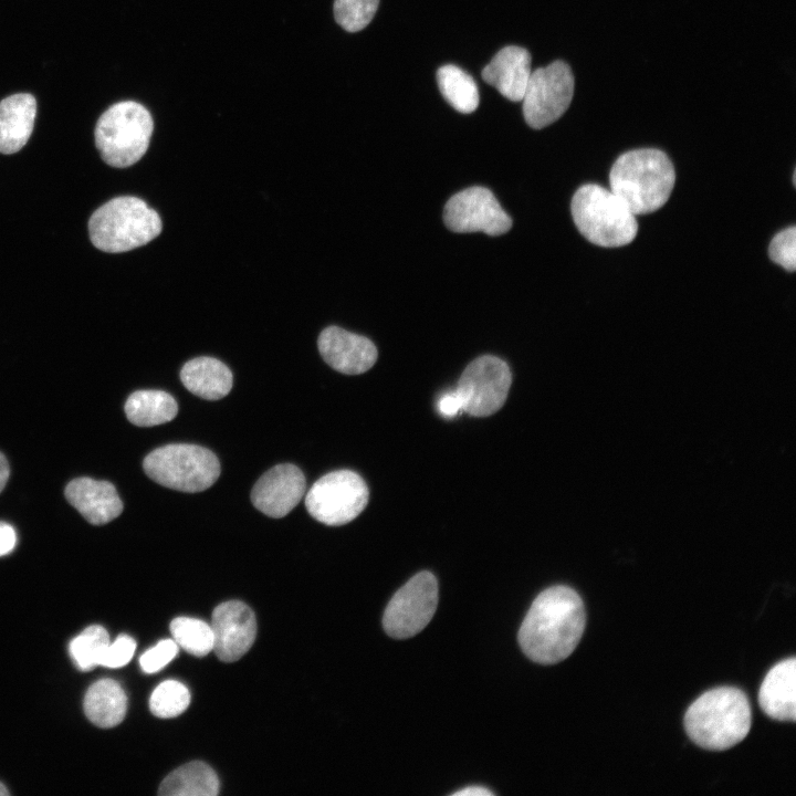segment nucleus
Masks as SVG:
<instances>
[{
	"label": "nucleus",
	"mask_w": 796,
	"mask_h": 796,
	"mask_svg": "<svg viewBox=\"0 0 796 796\" xmlns=\"http://www.w3.org/2000/svg\"><path fill=\"white\" fill-rule=\"evenodd\" d=\"M585 625L580 596L570 587L553 586L533 601L519 630V642L531 660L554 664L576 649Z\"/></svg>",
	"instance_id": "nucleus-1"
},
{
	"label": "nucleus",
	"mask_w": 796,
	"mask_h": 796,
	"mask_svg": "<svg viewBox=\"0 0 796 796\" xmlns=\"http://www.w3.org/2000/svg\"><path fill=\"white\" fill-rule=\"evenodd\" d=\"M675 182L674 167L660 149L640 148L620 155L609 174L610 190L635 214L660 209Z\"/></svg>",
	"instance_id": "nucleus-2"
},
{
	"label": "nucleus",
	"mask_w": 796,
	"mask_h": 796,
	"mask_svg": "<svg viewBox=\"0 0 796 796\" xmlns=\"http://www.w3.org/2000/svg\"><path fill=\"white\" fill-rule=\"evenodd\" d=\"M747 696L736 688L712 689L687 710L684 729L690 740L710 751H725L742 742L751 730Z\"/></svg>",
	"instance_id": "nucleus-3"
},
{
	"label": "nucleus",
	"mask_w": 796,
	"mask_h": 796,
	"mask_svg": "<svg viewBox=\"0 0 796 796\" xmlns=\"http://www.w3.org/2000/svg\"><path fill=\"white\" fill-rule=\"evenodd\" d=\"M158 213L133 196L111 199L93 212L88 234L95 248L107 253L126 252L145 245L161 232Z\"/></svg>",
	"instance_id": "nucleus-4"
},
{
	"label": "nucleus",
	"mask_w": 796,
	"mask_h": 796,
	"mask_svg": "<svg viewBox=\"0 0 796 796\" xmlns=\"http://www.w3.org/2000/svg\"><path fill=\"white\" fill-rule=\"evenodd\" d=\"M570 211L579 232L596 245L618 248L637 235L636 216L610 189L599 185L579 187L573 196Z\"/></svg>",
	"instance_id": "nucleus-5"
},
{
	"label": "nucleus",
	"mask_w": 796,
	"mask_h": 796,
	"mask_svg": "<svg viewBox=\"0 0 796 796\" xmlns=\"http://www.w3.org/2000/svg\"><path fill=\"white\" fill-rule=\"evenodd\" d=\"M153 129V117L145 106L123 101L100 116L94 132L95 145L108 166L126 168L145 155Z\"/></svg>",
	"instance_id": "nucleus-6"
},
{
	"label": "nucleus",
	"mask_w": 796,
	"mask_h": 796,
	"mask_svg": "<svg viewBox=\"0 0 796 796\" xmlns=\"http://www.w3.org/2000/svg\"><path fill=\"white\" fill-rule=\"evenodd\" d=\"M143 468L156 483L187 493L209 489L220 475V463L212 451L187 443H171L153 450L145 457Z\"/></svg>",
	"instance_id": "nucleus-7"
},
{
	"label": "nucleus",
	"mask_w": 796,
	"mask_h": 796,
	"mask_svg": "<svg viewBox=\"0 0 796 796\" xmlns=\"http://www.w3.org/2000/svg\"><path fill=\"white\" fill-rule=\"evenodd\" d=\"M368 488L350 470H337L320 478L305 496V506L316 521L339 526L349 523L366 507Z\"/></svg>",
	"instance_id": "nucleus-8"
},
{
	"label": "nucleus",
	"mask_w": 796,
	"mask_h": 796,
	"mask_svg": "<svg viewBox=\"0 0 796 796\" xmlns=\"http://www.w3.org/2000/svg\"><path fill=\"white\" fill-rule=\"evenodd\" d=\"M574 95V75L569 65L554 61L532 71L523 95V115L534 129L557 121L568 108Z\"/></svg>",
	"instance_id": "nucleus-9"
},
{
	"label": "nucleus",
	"mask_w": 796,
	"mask_h": 796,
	"mask_svg": "<svg viewBox=\"0 0 796 796\" xmlns=\"http://www.w3.org/2000/svg\"><path fill=\"white\" fill-rule=\"evenodd\" d=\"M511 384L512 375L507 364L499 357L484 355L465 367L454 390L463 412L473 417H488L504 405Z\"/></svg>",
	"instance_id": "nucleus-10"
},
{
	"label": "nucleus",
	"mask_w": 796,
	"mask_h": 796,
	"mask_svg": "<svg viewBox=\"0 0 796 796\" xmlns=\"http://www.w3.org/2000/svg\"><path fill=\"white\" fill-rule=\"evenodd\" d=\"M437 605V579L430 572H420L390 599L383 617L384 629L395 639L410 638L429 624Z\"/></svg>",
	"instance_id": "nucleus-11"
},
{
	"label": "nucleus",
	"mask_w": 796,
	"mask_h": 796,
	"mask_svg": "<svg viewBox=\"0 0 796 796\" xmlns=\"http://www.w3.org/2000/svg\"><path fill=\"white\" fill-rule=\"evenodd\" d=\"M443 219L448 229L459 233L482 231L489 235H501L512 227L511 217L494 195L478 186L452 196L444 206Z\"/></svg>",
	"instance_id": "nucleus-12"
},
{
	"label": "nucleus",
	"mask_w": 796,
	"mask_h": 796,
	"mask_svg": "<svg viewBox=\"0 0 796 796\" xmlns=\"http://www.w3.org/2000/svg\"><path fill=\"white\" fill-rule=\"evenodd\" d=\"M213 650L224 662L240 659L252 646L256 633L254 612L239 600L218 605L212 612Z\"/></svg>",
	"instance_id": "nucleus-13"
},
{
	"label": "nucleus",
	"mask_w": 796,
	"mask_h": 796,
	"mask_svg": "<svg viewBox=\"0 0 796 796\" xmlns=\"http://www.w3.org/2000/svg\"><path fill=\"white\" fill-rule=\"evenodd\" d=\"M305 485V476L300 468L291 463L277 464L256 481L251 491V501L263 514L280 519L300 503Z\"/></svg>",
	"instance_id": "nucleus-14"
},
{
	"label": "nucleus",
	"mask_w": 796,
	"mask_h": 796,
	"mask_svg": "<svg viewBox=\"0 0 796 796\" xmlns=\"http://www.w3.org/2000/svg\"><path fill=\"white\" fill-rule=\"evenodd\" d=\"M321 356L336 371L359 375L377 360V348L367 337L338 326L323 329L317 339Z\"/></svg>",
	"instance_id": "nucleus-15"
},
{
	"label": "nucleus",
	"mask_w": 796,
	"mask_h": 796,
	"mask_svg": "<svg viewBox=\"0 0 796 796\" xmlns=\"http://www.w3.org/2000/svg\"><path fill=\"white\" fill-rule=\"evenodd\" d=\"M64 494L67 502L93 525H104L123 511V502L108 481L76 478L69 482Z\"/></svg>",
	"instance_id": "nucleus-16"
},
{
	"label": "nucleus",
	"mask_w": 796,
	"mask_h": 796,
	"mask_svg": "<svg viewBox=\"0 0 796 796\" xmlns=\"http://www.w3.org/2000/svg\"><path fill=\"white\" fill-rule=\"evenodd\" d=\"M531 54L521 46L501 49L482 71L484 82L513 102L523 98L531 76Z\"/></svg>",
	"instance_id": "nucleus-17"
},
{
	"label": "nucleus",
	"mask_w": 796,
	"mask_h": 796,
	"mask_svg": "<svg viewBox=\"0 0 796 796\" xmlns=\"http://www.w3.org/2000/svg\"><path fill=\"white\" fill-rule=\"evenodd\" d=\"M763 712L777 721L796 720V659L776 663L766 674L758 692Z\"/></svg>",
	"instance_id": "nucleus-18"
},
{
	"label": "nucleus",
	"mask_w": 796,
	"mask_h": 796,
	"mask_svg": "<svg viewBox=\"0 0 796 796\" xmlns=\"http://www.w3.org/2000/svg\"><path fill=\"white\" fill-rule=\"evenodd\" d=\"M36 101L29 93H17L0 102V153L14 154L29 140L35 121Z\"/></svg>",
	"instance_id": "nucleus-19"
},
{
	"label": "nucleus",
	"mask_w": 796,
	"mask_h": 796,
	"mask_svg": "<svg viewBox=\"0 0 796 796\" xmlns=\"http://www.w3.org/2000/svg\"><path fill=\"white\" fill-rule=\"evenodd\" d=\"M180 380L191 394L207 400L223 398L233 384L228 366L208 356L188 360L180 370Z\"/></svg>",
	"instance_id": "nucleus-20"
},
{
	"label": "nucleus",
	"mask_w": 796,
	"mask_h": 796,
	"mask_svg": "<svg viewBox=\"0 0 796 796\" xmlns=\"http://www.w3.org/2000/svg\"><path fill=\"white\" fill-rule=\"evenodd\" d=\"M127 698L121 684L112 679L93 683L84 696V712L95 725L104 729L119 724L125 718Z\"/></svg>",
	"instance_id": "nucleus-21"
},
{
	"label": "nucleus",
	"mask_w": 796,
	"mask_h": 796,
	"mask_svg": "<svg viewBox=\"0 0 796 796\" xmlns=\"http://www.w3.org/2000/svg\"><path fill=\"white\" fill-rule=\"evenodd\" d=\"M219 779L214 771L203 762H190L171 772L160 784L161 796H214Z\"/></svg>",
	"instance_id": "nucleus-22"
},
{
	"label": "nucleus",
	"mask_w": 796,
	"mask_h": 796,
	"mask_svg": "<svg viewBox=\"0 0 796 796\" xmlns=\"http://www.w3.org/2000/svg\"><path fill=\"white\" fill-rule=\"evenodd\" d=\"M127 419L138 427H154L171 421L178 413L175 398L166 391H134L125 402Z\"/></svg>",
	"instance_id": "nucleus-23"
},
{
	"label": "nucleus",
	"mask_w": 796,
	"mask_h": 796,
	"mask_svg": "<svg viewBox=\"0 0 796 796\" xmlns=\"http://www.w3.org/2000/svg\"><path fill=\"white\" fill-rule=\"evenodd\" d=\"M437 82L442 96L458 112L470 114L478 108V85L462 69L452 64L441 66L437 72Z\"/></svg>",
	"instance_id": "nucleus-24"
},
{
	"label": "nucleus",
	"mask_w": 796,
	"mask_h": 796,
	"mask_svg": "<svg viewBox=\"0 0 796 796\" xmlns=\"http://www.w3.org/2000/svg\"><path fill=\"white\" fill-rule=\"evenodd\" d=\"M174 640L187 652L202 657L213 650L211 626L190 617H177L170 624Z\"/></svg>",
	"instance_id": "nucleus-25"
},
{
	"label": "nucleus",
	"mask_w": 796,
	"mask_h": 796,
	"mask_svg": "<svg viewBox=\"0 0 796 796\" xmlns=\"http://www.w3.org/2000/svg\"><path fill=\"white\" fill-rule=\"evenodd\" d=\"M108 645L107 631L101 626H91L72 640L70 652L76 666L85 671L101 664Z\"/></svg>",
	"instance_id": "nucleus-26"
},
{
	"label": "nucleus",
	"mask_w": 796,
	"mask_h": 796,
	"mask_svg": "<svg viewBox=\"0 0 796 796\" xmlns=\"http://www.w3.org/2000/svg\"><path fill=\"white\" fill-rule=\"evenodd\" d=\"M190 693L185 684L176 680H166L153 691L149 708L159 718H174L189 705Z\"/></svg>",
	"instance_id": "nucleus-27"
},
{
	"label": "nucleus",
	"mask_w": 796,
	"mask_h": 796,
	"mask_svg": "<svg viewBox=\"0 0 796 796\" xmlns=\"http://www.w3.org/2000/svg\"><path fill=\"white\" fill-rule=\"evenodd\" d=\"M378 3L379 0H335V20L348 32L360 31L373 20Z\"/></svg>",
	"instance_id": "nucleus-28"
},
{
	"label": "nucleus",
	"mask_w": 796,
	"mask_h": 796,
	"mask_svg": "<svg viewBox=\"0 0 796 796\" xmlns=\"http://www.w3.org/2000/svg\"><path fill=\"white\" fill-rule=\"evenodd\" d=\"M768 254L773 262L787 271L796 269V227H788L774 235Z\"/></svg>",
	"instance_id": "nucleus-29"
},
{
	"label": "nucleus",
	"mask_w": 796,
	"mask_h": 796,
	"mask_svg": "<svg viewBox=\"0 0 796 796\" xmlns=\"http://www.w3.org/2000/svg\"><path fill=\"white\" fill-rule=\"evenodd\" d=\"M178 652V645L174 639H165L148 649L139 659L142 669L154 673L169 663Z\"/></svg>",
	"instance_id": "nucleus-30"
},
{
	"label": "nucleus",
	"mask_w": 796,
	"mask_h": 796,
	"mask_svg": "<svg viewBox=\"0 0 796 796\" xmlns=\"http://www.w3.org/2000/svg\"><path fill=\"white\" fill-rule=\"evenodd\" d=\"M136 649L135 640L121 635L114 642H109L101 661V666L107 668H119L129 662Z\"/></svg>",
	"instance_id": "nucleus-31"
},
{
	"label": "nucleus",
	"mask_w": 796,
	"mask_h": 796,
	"mask_svg": "<svg viewBox=\"0 0 796 796\" xmlns=\"http://www.w3.org/2000/svg\"><path fill=\"white\" fill-rule=\"evenodd\" d=\"M438 409L440 413L446 418H453L462 411V405L455 390L444 392L439 401Z\"/></svg>",
	"instance_id": "nucleus-32"
},
{
	"label": "nucleus",
	"mask_w": 796,
	"mask_h": 796,
	"mask_svg": "<svg viewBox=\"0 0 796 796\" xmlns=\"http://www.w3.org/2000/svg\"><path fill=\"white\" fill-rule=\"evenodd\" d=\"M17 544V534L12 525L0 522V556L13 551Z\"/></svg>",
	"instance_id": "nucleus-33"
},
{
	"label": "nucleus",
	"mask_w": 796,
	"mask_h": 796,
	"mask_svg": "<svg viewBox=\"0 0 796 796\" xmlns=\"http://www.w3.org/2000/svg\"><path fill=\"white\" fill-rule=\"evenodd\" d=\"M457 796H490L493 795L491 790L481 786L465 787L464 789L453 793Z\"/></svg>",
	"instance_id": "nucleus-34"
},
{
	"label": "nucleus",
	"mask_w": 796,
	"mask_h": 796,
	"mask_svg": "<svg viewBox=\"0 0 796 796\" xmlns=\"http://www.w3.org/2000/svg\"><path fill=\"white\" fill-rule=\"evenodd\" d=\"M10 475V469L7 458L0 452V492L6 486Z\"/></svg>",
	"instance_id": "nucleus-35"
},
{
	"label": "nucleus",
	"mask_w": 796,
	"mask_h": 796,
	"mask_svg": "<svg viewBox=\"0 0 796 796\" xmlns=\"http://www.w3.org/2000/svg\"><path fill=\"white\" fill-rule=\"evenodd\" d=\"M8 794H9V792L6 788V786L2 783H0V796H6Z\"/></svg>",
	"instance_id": "nucleus-36"
},
{
	"label": "nucleus",
	"mask_w": 796,
	"mask_h": 796,
	"mask_svg": "<svg viewBox=\"0 0 796 796\" xmlns=\"http://www.w3.org/2000/svg\"><path fill=\"white\" fill-rule=\"evenodd\" d=\"M793 185H794V186L796 185V171H795V170H794V174H793Z\"/></svg>",
	"instance_id": "nucleus-37"
}]
</instances>
